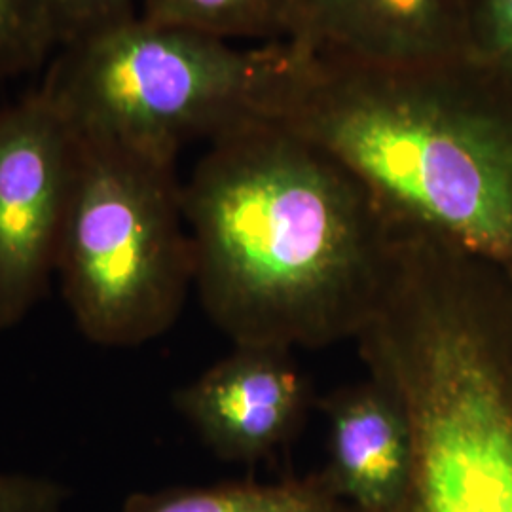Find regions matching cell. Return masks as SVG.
Segmentation results:
<instances>
[{
    "instance_id": "277c9868",
    "label": "cell",
    "mask_w": 512,
    "mask_h": 512,
    "mask_svg": "<svg viewBox=\"0 0 512 512\" xmlns=\"http://www.w3.org/2000/svg\"><path fill=\"white\" fill-rule=\"evenodd\" d=\"M55 279L93 346L139 348L171 329L194 291L177 160L78 135Z\"/></svg>"
},
{
    "instance_id": "52a82bcc",
    "label": "cell",
    "mask_w": 512,
    "mask_h": 512,
    "mask_svg": "<svg viewBox=\"0 0 512 512\" xmlns=\"http://www.w3.org/2000/svg\"><path fill=\"white\" fill-rule=\"evenodd\" d=\"M310 403V382L293 351L266 346H232L173 395L203 446L234 465L274 458L302 427Z\"/></svg>"
},
{
    "instance_id": "7c38bea8",
    "label": "cell",
    "mask_w": 512,
    "mask_h": 512,
    "mask_svg": "<svg viewBox=\"0 0 512 512\" xmlns=\"http://www.w3.org/2000/svg\"><path fill=\"white\" fill-rule=\"evenodd\" d=\"M55 48L46 0H0V82L35 73Z\"/></svg>"
},
{
    "instance_id": "6da1fadb",
    "label": "cell",
    "mask_w": 512,
    "mask_h": 512,
    "mask_svg": "<svg viewBox=\"0 0 512 512\" xmlns=\"http://www.w3.org/2000/svg\"><path fill=\"white\" fill-rule=\"evenodd\" d=\"M183 207L194 291L232 346L357 340L395 220L323 148L255 116L207 145L183 181Z\"/></svg>"
},
{
    "instance_id": "9a60e30c",
    "label": "cell",
    "mask_w": 512,
    "mask_h": 512,
    "mask_svg": "<svg viewBox=\"0 0 512 512\" xmlns=\"http://www.w3.org/2000/svg\"><path fill=\"white\" fill-rule=\"evenodd\" d=\"M71 490L54 478L0 471V512H65Z\"/></svg>"
},
{
    "instance_id": "5b68a950",
    "label": "cell",
    "mask_w": 512,
    "mask_h": 512,
    "mask_svg": "<svg viewBox=\"0 0 512 512\" xmlns=\"http://www.w3.org/2000/svg\"><path fill=\"white\" fill-rule=\"evenodd\" d=\"M283 54L139 16L61 48L38 90L78 135L177 160L260 116Z\"/></svg>"
},
{
    "instance_id": "4fadbf2b",
    "label": "cell",
    "mask_w": 512,
    "mask_h": 512,
    "mask_svg": "<svg viewBox=\"0 0 512 512\" xmlns=\"http://www.w3.org/2000/svg\"><path fill=\"white\" fill-rule=\"evenodd\" d=\"M469 59L512 92V0H463Z\"/></svg>"
},
{
    "instance_id": "8fae6325",
    "label": "cell",
    "mask_w": 512,
    "mask_h": 512,
    "mask_svg": "<svg viewBox=\"0 0 512 512\" xmlns=\"http://www.w3.org/2000/svg\"><path fill=\"white\" fill-rule=\"evenodd\" d=\"M304 0H141L139 16L222 40L260 44L296 37Z\"/></svg>"
},
{
    "instance_id": "30bf717a",
    "label": "cell",
    "mask_w": 512,
    "mask_h": 512,
    "mask_svg": "<svg viewBox=\"0 0 512 512\" xmlns=\"http://www.w3.org/2000/svg\"><path fill=\"white\" fill-rule=\"evenodd\" d=\"M118 512H349L321 473L133 492Z\"/></svg>"
},
{
    "instance_id": "ba28073f",
    "label": "cell",
    "mask_w": 512,
    "mask_h": 512,
    "mask_svg": "<svg viewBox=\"0 0 512 512\" xmlns=\"http://www.w3.org/2000/svg\"><path fill=\"white\" fill-rule=\"evenodd\" d=\"M291 40L378 65L469 59L463 0H304Z\"/></svg>"
},
{
    "instance_id": "8992f818",
    "label": "cell",
    "mask_w": 512,
    "mask_h": 512,
    "mask_svg": "<svg viewBox=\"0 0 512 512\" xmlns=\"http://www.w3.org/2000/svg\"><path fill=\"white\" fill-rule=\"evenodd\" d=\"M76 154V131L40 90L0 107V332L52 287Z\"/></svg>"
},
{
    "instance_id": "3957f363",
    "label": "cell",
    "mask_w": 512,
    "mask_h": 512,
    "mask_svg": "<svg viewBox=\"0 0 512 512\" xmlns=\"http://www.w3.org/2000/svg\"><path fill=\"white\" fill-rule=\"evenodd\" d=\"M363 363L412 433V471L391 512H512V302L408 313Z\"/></svg>"
},
{
    "instance_id": "7a4b0ae2",
    "label": "cell",
    "mask_w": 512,
    "mask_h": 512,
    "mask_svg": "<svg viewBox=\"0 0 512 512\" xmlns=\"http://www.w3.org/2000/svg\"><path fill=\"white\" fill-rule=\"evenodd\" d=\"M262 116L323 148L391 219L512 275V92L475 61L378 65L287 40Z\"/></svg>"
},
{
    "instance_id": "9c48e42d",
    "label": "cell",
    "mask_w": 512,
    "mask_h": 512,
    "mask_svg": "<svg viewBox=\"0 0 512 512\" xmlns=\"http://www.w3.org/2000/svg\"><path fill=\"white\" fill-rule=\"evenodd\" d=\"M329 420L321 476L349 512H391L412 471V433L403 406L374 378L321 401Z\"/></svg>"
},
{
    "instance_id": "5bb4252c",
    "label": "cell",
    "mask_w": 512,
    "mask_h": 512,
    "mask_svg": "<svg viewBox=\"0 0 512 512\" xmlns=\"http://www.w3.org/2000/svg\"><path fill=\"white\" fill-rule=\"evenodd\" d=\"M59 50L139 18L135 0H46Z\"/></svg>"
}]
</instances>
